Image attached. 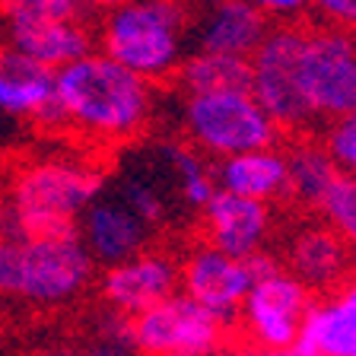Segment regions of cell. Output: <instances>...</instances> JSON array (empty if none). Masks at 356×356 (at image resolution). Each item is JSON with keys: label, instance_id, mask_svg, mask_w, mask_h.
Listing matches in <instances>:
<instances>
[{"label": "cell", "instance_id": "cell-24", "mask_svg": "<svg viewBox=\"0 0 356 356\" xmlns=\"http://www.w3.org/2000/svg\"><path fill=\"white\" fill-rule=\"evenodd\" d=\"M318 213L331 226L343 242L350 245V252L356 258V175L350 172H337L331 188L325 191L318 204Z\"/></svg>", "mask_w": 356, "mask_h": 356}, {"label": "cell", "instance_id": "cell-31", "mask_svg": "<svg viewBox=\"0 0 356 356\" xmlns=\"http://www.w3.org/2000/svg\"><path fill=\"white\" fill-rule=\"evenodd\" d=\"M80 3L86 7V13H89V16H102V13H108V10L121 7L124 0H80Z\"/></svg>", "mask_w": 356, "mask_h": 356}, {"label": "cell", "instance_id": "cell-25", "mask_svg": "<svg viewBox=\"0 0 356 356\" xmlns=\"http://www.w3.org/2000/svg\"><path fill=\"white\" fill-rule=\"evenodd\" d=\"M3 22L22 19H89L80 0H0Z\"/></svg>", "mask_w": 356, "mask_h": 356}, {"label": "cell", "instance_id": "cell-18", "mask_svg": "<svg viewBox=\"0 0 356 356\" xmlns=\"http://www.w3.org/2000/svg\"><path fill=\"white\" fill-rule=\"evenodd\" d=\"M3 42L48 70H60L70 60L96 51V32L89 19H22L7 22Z\"/></svg>", "mask_w": 356, "mask_h": 356}, {"label": "cell", "instance_id": "cell-6", "mask_svg": "<svg viewBox=\"0 0 356 356\" xmlns=\"http://www.w3.org/2000/svg\"><path fill=\"white\" fill-rule=\"evenodd\" d=\"M305 26L280 22L270 26L261 44L248 58V92L258 99L261 108L274 118V124L286 134H309L318 127L309 102L299 86V51H302Z\"/></svg>", "mask_w": 356, "mask_h": 356}, {"label": "cell", "instance_id": "cell-11", "mask_svg": "<svg viewBox=\"0 0 356 356\" xmlns=\"http://www.w3.org/2000/svg\"><path fill=\"white\" fill-rule=\"evenodd\" d=\"M181 286V267L178 258L165 248H143L140 254L121 261V264L102 267L99 274V296L108 309L121 315H137L153 302L178 293Z\"/></svg>", "mask_w": 356, "mask_h": 356}, {"label": "cell", "instance_id": "cell-29", "mask_svg": "<svg viewBox=\"0 0 356 356\" xmlns=\"http://www.w3.org/2000/svg\"><path fill=\"white\" fill-rule=\"evenodd\" d=\"M44 356H134V350L102 341V343H96V347H54Z\"/></svg>", "mask_w": 356, "mask_h": 356}, {"label": "cell", "instance_id": "cell-1", "mask_svg": "<svg viewBox=\"0 0 356 356\" xmlns=\"http://www.w3.org/2000/svg\"><path fill=\"white\" fill-rule=\"evenodd\" d=\"M54 99L64 131L99 147L140 137L153 121V83L96 51L54 70Z\"/></svg>", "mask_w": 356, "mask_h": 356}, {"label": "cell", "instance_id": "cell-9", "mask_svg": "<svg viewBox=\"0 0 356 356\" xmlns=\"http://www.w3.org/2000/svg\"><path fill=\"white\" fill-rule=\"evenodd\" d=\"M299 86L318 124L356 111V32L337 26H305Z\"/></svg>", "mask_w": 356, "mask_h": 356}, {"label": "cell", "instance_id": "cell-5", "mask_svg": "<svg viewBox=\"0 0 356 356\" xmlns=\"http://www.w3.org/2000/svg\"><path fill=\"white\" fill-rule=\"evenodd\" d=\"M181 131L188 143L210 159L280 147L283 131L248 89L191 92L181 102Z\"/></svg>", "mask_w": 356, "mask_h": 356}, {"label": "cell", "instance_id": "cell-14", "mask_svg": "<svg viewBox=\"0 0 356 356\" xmlns=\"http://www.w3.org/2000/svg\"><path fill=\"white\" fill-rule=\"evenodd\" d=\"M0 111L44 131H64L54 99V70L26 58L13 44H0Z\"/></svg>", "mask_w": 356, "mask_h": 356}, {"label": "cell", "instance_id": "cell-26", "mask_svg": "<svg viewBox=\"0 0 356 356\" xmlns=\"http://www.w3.org/2000/svg\"><path fill=\"white\" fill-rule=\"evenodd\" d=\"M321 147L327 149V156L334 159L337 169L356 175V111H347L341 118L325 121Z\"/></svg>", "mask_w": 356, "mask_h": 356}, {"label": "cell", "instance_id": "cell-10", "mask_svg": "<svg viewBox=\"0 0 356 356\" xmlns=\"http://www.w3.org/2000/svg\"><path fill=\"white\" fill-rule=\"evenodd\" d=\"M178 267H181V293L213 312L222 325H236L238 305L252 286L248 258H232L210 242H197L188 248L185 258H178Z\"/></svg>", "mask_w": 356, "mask_h": 356}, {"label": "cell", "instance_id": "cell-3", "mask_svg": "<svg viewBox=\"0 0 356 356\" xmlns=\"http://www.w3.org/2000/svg\"><path fill=\"white\" fill-rule=\"evenodd\" d=\"M191 13L185 0H124L102 13L96 48L143 80L165 83L188 54Z\"/></svg>", "mask_w": 356, "mask_h": 356}, {"label": "cell", "instance_id": "cell-22", "mask_svg": "<svg viewBox=\"0 0 356 356\" xmlns=\"http://www.w3.org/2000/svg\"><path fill=\"white\" fill-rule=\"evenodd\" d=\"M159 156L165 163V172L172 178V188L181 197L188 210L200 213L204 204L213 197L216 181H213V165L207 163V156L194 149L191 143H163Z\"/></svg>", "mask_w": 356, "mask_h": 356}, {"label": "cell", "instance_id": "cell-28", "mask_svg": "<svg viewBox=\"0 0 356 356\" xmlns=\"http://www.w3.org/2000/svg\"><path fill=\"white\" fill-rule=\"evenodd\" d=\"M252 3L267 19L280 22H296L302 13H309V0H252Z\"/></svg>", "mask_w": 356, "mask_h": 356}, {"label": "cell", "instance_id": "cell-23", "mask_svg": "<svg viewBox=\"0 0 356 356\" xmlns=\"http://www.w3.org/2000/svg\"><path fill=\"white\" fill-rule=\"evenodd\" d=\"M115 194H118L127 207L147 222L149 229H159V226L169 220V197H165V185L163 181H156V175H149V172L134 169V172H127V175H121Z\"/></svg>", "mask_w": 356, "mask_h": 356}, {"label": "cell", "instance_id": "cell-8", "mask_svg": "<svg viewBox=\"0 0 356 356\" xmlns=\"http://www.w3.org/2000/svg\"><path fill=\"white\" fill-rule=\"evenodd\" d=\"M226 337L229 325L181 289L131 315V350L140 356H216Z\"/></svg>", "mask_w": 356, "mask_h": 356}, {"label": "cell", "instance_id": "cell-13", "mask_svg": "<svg viewBox=\"0 0 356 356\" xmlns=\"http://www.w3.org/2000/svg\"><path fill=\"white\" fill-rule=\"evenodd\" d=\"M76 236L96 267H111L153 245V229L115 191H99L76 220Z\"/></svg>", "mask_w": 356, "mask_h": 356}, {"label": "cell", "instance_id": "cell-7", "mask_svg": "<svg viewBox=\"0 0 356 356\" xmlns=\"http://www.w3.org/2000/svg\"><path fill=\"white\" fill-rule=\"evenodd\" d=\"M248 264H252V286L245 293L236 318L245 331V341L270 350L293 347L315 293H309L274 254L258 252L248 258Z\"/></svg>", "mask_w": 356, "mask_h": 356}, {"label": "cell", "instance_id": "cell-12", "mask_svg": "<svg viewBox=\"0 0 356 356\" xmlns=\"http://www.w3.org/2000/svg\"><path fill=\"white\" fill-rule=\"evenodd\" d=\"M200 229L204 242L245 261L267 252V242L274 236V204L216 188L200 210Z\"/></svg>", "mask_w": 356, "mask_h": 356}, {"label": "cell", "instance_id": "cell-30", "mask_svg": "<svg viewBox=\"0 0 356 356\" xmlns=\"http://www.w3.org/2000/svg\"><path fill=\"white\" fill-rule=\"evenodd\" d=\"M229 356H315V353H309V350H302V347H286V350H270V347H258V343H248L245 341L242 347H236Z\"/></svg>", "mask_w": 356, "mask_h": 356}, {"label": "cell", "instance_id": "cell-20", "mask_svg": "<svg viewBox=\"0 0 356 356\" xmlns=\"http://www.w3.org/2000/svg\"><path fill=\"white\" fill-rule=\"evenodd\" d=\"M283 156H286L289 197L299 200L302 207L318 210L321 197H325V191L331 188V181L341 169L334 165L321 140H315L312 134H296L289 140V147L283 149Z\"/></svg>", "mask_w": 356, "mask_h": 356}, {"label": "cell", "instance_id": "cell-32", "mask_svg": "<svg viewBox=\"0 0 356 356\" xmlns=\"http://www.w3.org/2000/svg\"><path fill=\"white\" fill-rule=\"evenodd\" d=\"M191 10H197V7H207V3H220V0H185Z\"/></svg>", "mask_w": 356, "mask_h": 356}, {"label": "cell", "instance_id": "cell-27", "mask_svg": "<svg viewBox=\"0 0 356 356\" xmlns=\"http://www.w3.org/2000/svg\"><path fill=\"white\" fill-rule=\"evenodd\" d=\"M309 10H315L327 26L356 32V0H309Z\"/></svg>", "mask_w": 356, "mask_h": 356}, {"label": "cell", "instance_id": "cell-4", "mask_svg": "<svg viewBox=\"0 0 356 356\" xmlns=\"http://www.w3.org/2000/svg\"><path fill=\"white\" fill-rule=\"evenodd\" d=\"M96 280V261L76 232L0 238V299L58 309L80 299Z\"/></svg>", "mask_w": 356, "mask_h": 356}, {"label": "cell", "instance_id": "cell-19", "mask_svg": "<svg viewBox=\"0 0 356 356\" xmlns=\"http://www.w3.org/2000/svg\"><path fill=\"white\" fill-rule=\"evenodd\" d=\"M213 181L222 191L264 200V204H277V200L289 197L286 156H283L280 147L222 156L213 165Z\"/></svg>", "mask_w": 356, "mask_h": 356}, {"label": "cell", "instance_id": "cell-17", "mask_svg": "<svg viewBox=\"0 0 356 356\" xmlns=\"http://www.w3.org/2000/svg\"><path fill=\"white\" fill-rule=\"evenodd\" d=\"M296 347L315 356H356V270L321 299H312Z\"/></svg>", "mask_w": 356, "mask_h": 356}, {"label": "cell", "instance_id": "cell-16", "mask_svg": "<svg viewBox=\"0 0 356 356\" xmlns=\"http://www.w3.org/2000/svg\"><path fill=\"white\" fill-rule=\"evenodd\" d=\"M283 267L309 293H331L356 270V258L327 222H305L286 238Z\"/></svg>", "mask_w": 356, "mask_h": 356}, {"label": "cell", "instance_id": "cell-15", "mask_svg": "<svg viewBox=\"0 0 356 356\" xmlns=\"http://www.w3.org/2000/svg\"><path fill=\"white\" fill-rule=\"evenodd\" d=\"M270 19L254 7L252 0H220L191 13L188 26V51L232 54V58H252L261 44Z\"/></svg>", "mask_w": 356, "mask_h": 356}, {"label": "cell", "instance_id": "cell-2", "mask_svg": "<svg viewBox=\"0 0 356 356\" xmlns=\"http://www.w3.org/2000/svg\"><path fill=\"white\" fill-rule=\"evenodd\" d=\"M105 188V172L80 156H42L10 175L0 200V238L70 236L86 204Z\"/></svg>", "mask_w": 356, "mask_h": 356}, {"label": "cell", "instance_id": "cell-21", "mask_svg": "<svg viewBox=\"0 0 356 356\" xmlns=\"http://www.w3.org/2000/svg\"><path fill=\"white\" fill-rule=\"evenodd\" d=\"M248 58H232V54H210V51H188L178 64L175 80L191 92H220V89H248Z\"/></svg>", "mask_w": 356, "mask_h": 356}]
</instances>
